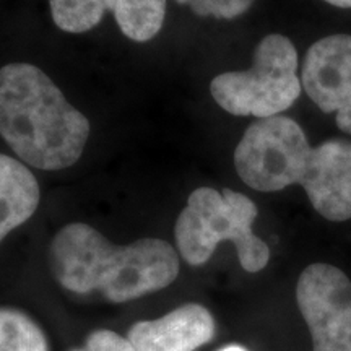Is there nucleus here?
Here are the masks:
<instances>
[{"mask_svg": "<svg viewBox=\"0 0 351 351\" xmlns=\"http://www.w3.org/2000/svg\"><path fill=\"white\" fill-rule=\"evenodd\" d=\"M0 137L26 165L41 171L70 168L90 137V121L33 64L0 69Z\"/></svg>", "mask_w": 351, "mask_h": 351, "instance_id": "obj_2", "label": "nucleus"}, {"mask_svg": "<svg viewBox=\"0 0 351 351\" xmlns=\"http://www.w3.org/2000/svg\"><path fill=\"white\" fill-rule=\"evenodd\" d=\"M199 16H215L219 20H232L251 8L256 0H178Z\"/></svg>", "mask_w": 351, "mask_h": 351, "instance_id": "obj_13", "label": "nucleus"}, {"mask_svg": "<svg viewBox=\"0 0 351 351\" xmlns=\"http://www.w3.org/2000/svg\"><path fill=\"white\" fill-rule=\"evenodd\" d=\"M215 328L207 307L189 302L160 319L135 322L127 339L135 351H195L213 339Z\"/></svg>", "mask_w": 351, "mask_h": 351, "instance_id": "obj_10", "label": "nucleus"}, {"mask_svg": "<svg viewBox=\"0 0 351 351\" xmlns=\"http://www.w3.org/2000/svg\"><path fill=\"white\" fill-rule=\"evenodd\" d=\"M41 191L21 161L0 155V243L38 210Z\"/></svg>", "mask_w": 351, "mask_h": 351, "instance_id": "obj_11", "label": "nucleus"}, {"mask_svg": "<svg viewBox=\"0 0 351 351\" xmlns=\"http://www.w3.org/2000/svg\"><path fill=\"white\" fill-rule=\"evenodd\" d=\"M300 186L315 212L328 221L351 218V142L332 138L313 148Z\"/></svg>", "mask_w": 351, "mask_h": 351, "instance_id": "obj_9", "label": "nucleus"}, {"mask_svg": "<svg viewBox=\"0 0 351 351\" xmlns=\"http://www.w3.org/2000/svg\"><path fill=\"white\" fill-rule=\"evenodd\" d=\"M70 351H135L134 346L127 337L119 333L99 328V330L91 332L86 337L85 345L82 348H73Z\"/></svg>", "mask_w": 351, "mask_h": 351, "instance_id": "obj_14", "label": "nucleus"}, {"mask_svg": "<svg viewBox=\"0 0 351 351\" xmlns=\"http://www.w3.org/2000/svg\"><path fill=\"white\" fill-rule=\"evenodd\" d=\"M296 302L314 351H351V282L328 263L306 267L296 285Z\"/></svg>", "mask_w": 351, "mask_h": 351, "instance_id": "obj_6", "label": "nucleus"}, {"mask_svg": "<svg viewBox=\"0 0 351 351\" xmlns=\"http://www.w3.org/2000/svg\"><path fill=\"white\" fill-rule=\"evenodd\" d=\"M302 90L322 112L335 114L339 129L351 135V34H330L306 52Z\"/></svg>", "mask_w": 351, "mask_h": 351, "instance_id": "obj_7", "label": "nucleus"}, {"mask_svg": "<svg viewBox=\"0 0 351 351\" xmlns=\"http://www.w3.org/2000/svg\"><path fill=\"white\" fill-rule=\"evenodd\" d=\"M219 351H247L243 346H238V345H231V346H226V348L219 350Z\"/></svg>", "mask_w": 351, "mask_h": 351, "instance_id": "obj_16", "label": "nucleus"}, {"mask_svg": "<svg viewBox=\"0 0 351 351\" xmlns=\"http://www.w3.org/2000/svg\"><path fill=\"white\" fill-rule=\"evenodd\" d=\"M0 351H49L43 328L23 311L0 307Z\"/></svg>", "mask_w": 351, "mask_h": 351, "instance_id": "obj_12", "label": "nucleus"}, {"mask_svg": "<svg viewBox=\"0 0 351 351\" xmlns=\"http://www.w3.org/2000/svg\"><path fill=\"white\" fill-rule=\"evenodd\" d=\"M302 90L295 44L283 34H269L254 51L252 67L219 73L210 83L215 103L232 116L257 119L280 116Z\"/></svg>", "mask_w": 351, "mask_h": 351, "instance_id": "obj_4", "label": "nucleus"}, {"mask_svg": "<svg viewBox=\"0 0 351 351\" xmlns=\"http://www.w3.org/2000/svg\"><path fill=\"white\" fill-rule=\"evenodd\" d=\"M56 26L80 34L101 23L112 12L122 34L137 43L150 41L163 28L166 0H49Z\"/></svg>", "mask_w": 351, "mask_h": 351, "instance_id": "obj_8", "label": "nucleus"}, {"mask_svg": "<svg viewBox=\"0 0 351 351\" xmlns=\"http://www.w3.org/2000/svg\"><path fill=\"white\" fill-rule=\"evenodd\" d=\"M257 213L256 204L247 195L231 189L223 192L212 187L195 189L176 219L178 251L187 263L199 267L212 258L221 241H231L241 267L257 274L270 261V247L252 231Z\"/></svg>", "mask_w": 351, "mask_h": 351, "instance_id": "obj_3", "label": "nucleus"}, {"mask_svg": "<svg viewBox=\"0 0 351 351\" xmlns=\"http://www.w3.org/2000/svg\"><path fill=\"white\" fill-rule=\"evenodd\" d=\"M313 148L302 127L287 116L257 119L234 150L241 181L261 192L300 186L309 168Z\"/></svg>", "mask_w": 351, "mask_h": 351, "instance_id": "obj_5", "label": "nucleus"}, {"mask_svg": "<svg viewBox=\"0 0 351 351\" xmlns=\"http://www.w3.org/2000/svg\"><path fill=\"white\" fill-rule=\"evenodd\" d=\"M47 258L56 282L67 291H98L111 302L160 291L179 275L178 252L166 241L145 238L116 245L86 223L60 228L51 241Z\"/></svg>", "mask_w": 351, "mask_h": 351, "instance_id": "obj_1", "label": "nucleus"}, {"mask_svg": "<svg viewBox=\"0 0 351 351\" xmlns=\"http://www.w3.org/2000/svg\"><path fill=\"white\" fill-rule=\"evenodd\" d=\"M326 2L339 8H351V0H326Z\"/></svg>", "mask_w": 351, "mask_h": 351, "instance_id": "obj_15", "label": "nucleus"}]
</instances>
